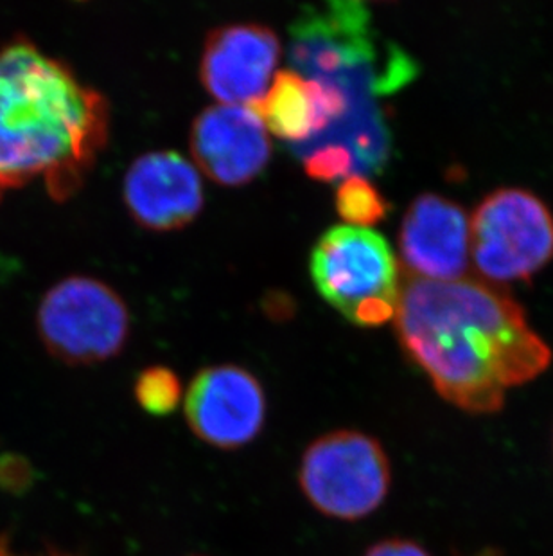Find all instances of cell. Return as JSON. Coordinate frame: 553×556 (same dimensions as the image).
Here are the masks:
<instances>
[{"label":"cell","mask_w":553,"mask_h":556,"mask_svg":"<svg viewBox=\"0 0 553 556\" xmlns=\"http://www.w3.org/2000/svg\"><path fill=\"white\" fill-rule=\"evenodd\" d=\"M397 337L435 391L454 407L492 415L511 389L539 377L552 350L506 290L484 279L402 276Z\"/></svg>","instance_id":"1"},{"label":"cell","mask_w":553,"mask_h":556,"mask_svg":"<svg viewBox=\"0 0 553 556\" xmlns=\"http://www.w3.org/2000/svg\"><path fill=\"white\" fill-rule=\"evenodd\" d=\"M105 98L33 43L0 49V200L42 180L57 202L70 199L108 139Z\"/></svg>","instance_id":"2"},{"label":"cell","mask_w":553,"mask_h":556,"mask_svg":"<svg viewBox=\"0 0 553 556\" xmlns=\"http://www.w3.org/2000/svg\"><path fill=\"white\" fill-rule=\"evenodd\" d=\"M290 59L306 78L338 89L349 114L334 125L358 134H388L374 96L391 94L417 74V65L394 43H380L371 13L360 2L306 8L293 22Z\"/></svg>","instance_id":"3"},{"label":"cell","mask_w":553,"mask_h":556,"mask_svg":"<svg viewBox=\"0 0 553 556\" xmlns=\"http://www.w3.org/2000/svg\"><path fill=\"white\" fill-rule=\"evenodd\" d=\"M309 268L319 294L352 325L372 328L396 315L402 276L387 240L371 227H331Z\"/></svg>","instance_id":"4"},{"label":"cell","mask_w":553,"mask_h":556,"mask_svg":"<svg viewBox=\"0 0 553 556\" xmlns=\"http://www.w3.org/2000/svg\"><path fill=\"white\" fill-rule=\"evenodd\" d=\"M550 260L553 213L532 191L494 189L471 213V262L487 283L532 278Z\"/></svg>","instance_id":"5"},{"label":"cell","mask_w":553,"mask_h":556,"mask_svg":"<svg viewBox=\"0 0 553 556\" xmlns=\"http://www.w3.org/2000/svg\"><path fill=\"white\" fill-rule=\"evenodd\" d=\"M308 503L330 519L361 520L387 498L390 459L382 443L360 431H333L309 443L298 465Z\"/></svg>","instance_id":"6"},{"label":"cell","mask_w":553,"mask_h":556,"mask_svg":"<svg viewBox=\"0 0 553 556\" xmlns=\"http://www.w3.org/2000/svg\"><path fill=\"white\" fill-rule=\"evenodd\" d=\"M37 328L51 355L74 366H90L119 355L130 333V314L108 285L70 276L43 295Z\"/></svg>","instance_id":"7"},{"label":"cell","mask_w":553,"mask_h":556,"mask_svg":"<svg viewBox=\"0 0 553 556\" xmlns=\"http://www.w3.org/2000/svg\"><path fill=\"white\" fill-rule=\"evenodd\" d=\"M183 413L198 440L220 451H237L261 434L267 396L250 371L232 364L209 366L189 386Z\"/></svg>","instance_id":"8"},{"label":"cell","mask_w":553,"mask_h":556,"mask_svg":"<svg viewBox=\"0 0 553 556\" xmlns=\"http://www.w3.org/2000/svg\"><path fill=\"white\" fill-rule=\"evenodd\" d=\"M191 153L216 185L237 188L265 172L272 157V141L250 105L218 103L194 119Z\"/></svg>","instance_id":"9"},{"label":"cell","mask_w":553,"mask_h":556,"mask_svg":"<svg viewBox=\"0 0 553 556\" xmlns=\"http://www.w3.org/2000/svg\"><path fill=\"white\" fill-rule=\"evenodd\" d=\"M279 56L281 43L270 27H218L205 42L200 78L207 92L224 105H254L270 89Z\"/></svg>","instance_id":"10"},{"label":"cell","mask_w":553,"mask_h":556,"mask_svg":"<svg viewBox=\"0 0 553 556\" xmlns=\"http://www.w3.org/2000/svg\"><path fill=\"white\" fill-rule=\"evenodd\" d=\"M399 251L408 276L432 281L467 278L470 213L442 194H419L402 218Z\"/></svg>","instance_id":"11"},{"label":"cell","mask_w":553,"mask_h":556,"mask_svg":"<svg viewBox=\"0 0 553 556\" xmlns=\"http://www.w3.org/2000/svg\"><path fill=\"white\" fill-rule=\"evenodd\" d=\"M133 220L150 231H177L204 207L198 169L177 152H150L131 163L123 185Z\"/></svg>","instance_id":"12"},{"label":"cell","mask_w":553,"mask_h":556,"mask_svg":"<svg viewBox=\"0 0 553 556\" xmlns=\"http://www.w3.org/2000/svg\"><path fill=\"white\" fill-rule=\"evenodd\" d=\"M250 106L267 130L295 148L313 141L349 114L347 98L338 89L297 71L276 73L267 94Z\"/></svg>","instance_id":"13"},{"label":"cell","mask_w":553,"mask_h":556,"mask_svg":"<svg viewBox=\"0 0 553 556\" xmlns=\"http://www.w3.org/2000/svg\"><path fill=\"white\" fill-rule=\"evenodd\" d=\"M336 211L347 226L369 227L382 222L390 211L387 200L363 175H350L336 191Z\"/></svg>","instance_id":"14"},{"label":"cell","mask_w":553,"mask_h":556,"mask_svg":"<svg viewBox=\"0 0 553 556\" xmlns=\"http://www.w3.org/2000/svg\"><path fill=\"white\" fill-rule=\"evenodd\" d=\"M136 399L150 415H171L182 400V386L171 369L153 366L137 378Z\"/></svg>","instance_id":"15"},{"label":"cell","mask_w":553,"mask_h":556,"mask_svg":"<svg viewBox=\"0 0 553 556\" xmlns=\"http://www.w3.org/2000/svg\"><path fill=\"white\" fill-rule=\"evenodd\" d=\"M304 157V168L309 177L324 182L345 180L355 175V159L345 148L317 147L298 153Z\"/></svg>","instance_id":"16"},{"label":"cell","mask_w":553,"mask_h":556,"mask_svg":"<svg viewBox=\"0 0 553 556\" xmlns=\"http://www.w3.org/2000/svg\"><path fill=\"white\" fill-rule=\"evenodd\" d=\"M363 556H432L426 547L408 539H387L366 549Z\"/></svg>","instance_id":"17"},{"label":"cell","mask_w":553,"mask_h":556,"mask_svg":"<svg viewBox=\"0 0 553 556\" xmlns=\"http://www.w3.org/2000/svg\"><path fill=\"white\" fill-rule=\"evenodd\" d=\"M0 556H21V555H16V553H13V549H11L10 544H8V541H5V539H0ZM51 556H67V555H51Z\"/></svg>","instance_id":"18"}]
</instances>
